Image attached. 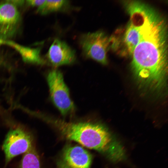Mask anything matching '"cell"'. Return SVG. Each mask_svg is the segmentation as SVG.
Masks as SVG:
<instances>
[{"mask_svg":"<svg viewBox=\"0 0 168 168\" xmlns=\"http://www.w3.org/2000/svg\"><path fill=\"white\" fill-rule=\"evenodd\" d=\"M167 35L165 20L155 10L146 5L140 38L131 56V64L140 85L153 91H160L166 85Z\"/></svg>","mask_w":168,"mask_h":168,"instance_id":"6da1fadb","label":"cell"},{"mask_svg":"<svg viewBox=\"0 0 168 168\" xmlns=\"http://www.w3.org/2000/svg\"><path fill=\"white\" fill-rule=\"evenodd\" d=\"M45 119L68 139L102 152L112 161L118 162L125 159L123 146L102 125L89 122H67L49 117Z\"/></svg>","mask_w":168,"mask_h":168,"instance_id":"7a4b0ae2","label":"cell"},{"mask_svg":"<svg viewBox=\"0 0 168 168\" xmlns=\"http://www.w3.org/2000/svg\"><path fill=\"white\" fill-rule=\"evenodd\" d=\"M130 20L121 40L123 54L131 56L140 38L146 4L136 1L124 2Z\"/></svg>","mask_w":168,"mask_h":168,"instance_id":"3957f363","label":"cell"},{"mask_svg":"<svg viewBox=\"0 0 168 168\" xmlns=\"http://www.w3.org/2000/svg\"><path fill=\"white\" fill-rule=\"evenodd\" d=\"M35 146V137L30 132L20 127L11 128L7 134L2 146L5 155L2 168H7L13 158L23 155Z\"/></svg>","mask_w":168,"mask_h":168,"instance_id":"277c9868","label":"cell"},{"mask_svg":"<svg viewBox=\"0 0 168 168\" xmlns=\"http://www.w3.org/2000/svg\"><path fill=\"white\" fill-rule=\"evenodd\" d=\"M111 43L112 38L100 31L84 34L79 39V44L84 55L103 64L107 63V53L112 47Z\"/></svg>","mask_w":168,"mask_h":168,"instance_id":"5b68a950","label":"cell"},{"mask_svg":"<svg viewBox=\"0 0 168 168\" xmlns=\"http://www.w3.org/2000/svg\"><path fill=\"white\" fill-rule=\"evenodd\" d=\"M47 81L51 100L62 114L66 115L72 112L74 106L62 72L57 69L51 70L48 74Z\"/></svg>","mask_w":168,"mask_h":168,"instance_id":"8992f818","label":"cell"},{"mask_svg":"<svg viewBox=\"0 0 168 168\" xmlns=\"http://www.w3.org/2000/svg\"><path fill=\"white\" fill-rule=\"evenodd\" d=\"M21 17L17 7L9 0L0 2V38L7 40L18 31Z\"/></svg>","mask_w":168,"mask_h":168,"instance_id":"52a82bcc","label":"cell"},{"mask_svg":"<svg viewBox=\"0 0 168 168\" xmlns=\"http://www.w3.org/2000/svg\"><path fill=\"white\" fill-rule=\"evenodd\" d=\"M92 161L90 153L79 146L67 147L58 164V168H90Z\"/></svg>","mask_w":168,"mask_h":168,"instance_id":"ba28073f","label":"cell"},{"mask_svg":"<svg viewBox=\"0 0 168 168\" xmlns=\"http://www.w3.org/2000/svg\"><path fill=\"white\" fill-rule=\"evenodd\" d=\"M46 56L49 61L55 67L71 64L76 59L74 50L65 42L58 39L54 41Z\"/></svg>","mask_w":168,"mask_h":168,"instance_id":"9c48e42d","label":"cell"},{"mask_svg":"<svg viewBox=\"0 0 168 168\" xmlns=\"http://www.w3.org/2000/svg\"><path fill=\"white\" fill-rule=\"evenodd\" d=\"M7 45L13 47L16 50L25 62L39 64L44 63L40 55V48H31L25 47L10 40H7Z\"/></svg>","mask_w":168,"mask_h":168,"instance_id":"30bf717a","label":"cell"},{"mask_svg":"<svg viewBox=\"0 0 168 168\" xmlns=\"http://www.w3.org/2000/svg\"><path fill=\"white\" fill-rule=\"evenodd\" d=\"M40 159L36 146L22 155L16 168H41Z\"/></svg>","mask_w":168,"mask_h":168,"instance_id":"8fae6325","label":"cell"},{"mask_svg":"<svg viewBox=\"0 0 168 168\" xmlns=\"http://www.w3.org/2000/svg\"><path fill=\"white\" fill-rule=\"evenodd\" d=\"M68 1L45 0L44 4L37 8V11L41 15L64 9L69 5Z\"/></svg>","mask_w":168,"mask_h":168,"instance_id":"7c38bea8","label":"cell"},{"mask_svg":"<svg viewBox=\"0 0 168 168\" xmlns=\"http://www.w3.org/2000/svg\"><path fill=\"white\" fill-rule=\"evenodd\" d=\"M26 1L29 6L32 7H36L38 8L44 4L45 0H29Z\"/></svg>","mask_w":168,"mask_h":168,"instance_id":"4fadbf2b","label":"cell"},{"mask_svg":"<svg viewBox=\"0 0 168 168\" xmlns=\"http://www.w3.org/2000/svg\"><path fill=\"white\" fill-rule=\"evenodd\" d=\"M12 3H13L17 7L18 6H21L23 5L25 2L24 0H9Z\"/></svg>","mask_w":168,"mask_h":168,"instance_id":"5bb4252c","label":"cell"},{"mask_svg":"<svg viewBox=\"0 0 168 168\" xmlns=\"http://www.w3.org/2000/svg\"><path fill=\"white\" fill-rule=\"evenodd\" d=\"M7 40H4L0 38V46L2 44H6Z\"/></svg>","mask_w":168,"mask_h":168,"instance_id":"9a60e30c","label":"cell"},{"mask_svg":"<svg viewBox=\"0 0 168 168\" xmlns=\"http://www.w3.org/2000/svg\"><path fill=\"white\" fill-rule=\"evenodd\" d=\"M2 58L1 56L0 55V64L2 63Z\"/></svg>","mask_w":168,"mask_h":168,"instance_id":"2e32d148","label":"cell"}]
</instances>
